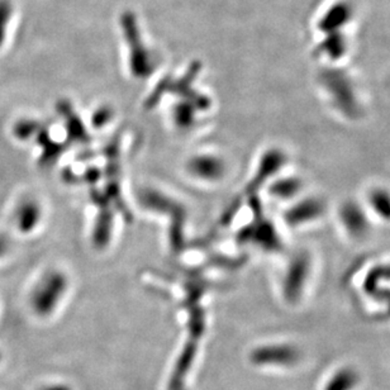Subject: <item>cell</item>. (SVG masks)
I'll return each mask as SVG.
<instances>
[{"instance_id": "obj_14", "label": "cell", "mask_w": 390, "mask_h": 390, "mask_svg": "<svg viewBox=\"0 0 390 390\" xmlns=\"http://www.w3.org/2000/svg\"><path fill=\"white\" fill-rule=\"evenodd\" d=\"M0 361H1V352H0Z\"/></svg>"}, {"instance_id": "obj_12", "label": "cell", "mask_w": 390, "mask_h": 390, "mask_svg": "<svg viewBox=\"0 0 390 390\" xmlns=\"http://www.w3.org/2000/svg\"><path fill=\"white\" fill-rule=\"evenodd\" d=\"M41 390H71L68 385L63 384H52V385H47L43 387Z\"/></svg>"}, {"instance_id": "obj_7", "label": "cell", "mask_w": 390, "mask_h": 390, "mask_svg": "<svg viewBox=\"0 0 390 390\" xmlns=\"http://www.w3.org/2000/svg\"><path fill=\"white\" fill-rule=\"evenodd\" d=\"M360 383V374L354 368H343L331 377L323 390H354Z\"/></svg>"}, {"instance_id": "obj_11", "label": "cell", "mask_w": 390, "mask_h": 390, "mask_svg": "<svg viewBox=\"0 0 390 390\" xmlns=\"http://www.w3.org/2000/svg\"><path fill=\"white\" fill-rule=\"evenodd\" d=\"M36 128H37V126L33 121H22L15 126L14 133H15V136H18L22 140H26L29 136H32V133H35Z\"/></svg>"}, {"instance_id": "obj_6", "label": "cell", "mask_w": 390, "mask_h": 390, "mask_svg": "<svg viewBox=\"0 0 390 390\" xmlns=\"http://www.w3.org/2000/svg\"><path fill=\"white\" fill-rule=\"evenodd\" d=\"M341 219L345 227L356 236H361L368 228V219L365 217L363 209L356 203L343 204Z\"/></svg>"}, {"instance_id": "obj_1", "label": "cell", "mask_w": 390, "mask_h": 390, "mask_svg": "<svg viewBox=\"0 0 390 390\" xmlns=\"http://www.w3.org/2000/svg\"><path fill=\"white\" fill-rule=\"evenodd\" d=\"M66 290V280L60 273H50L36 285L31 294V306L37 315H48L54 312Z\"/></svg>"}, {"instance_id": "obj_13", "label": "cell", "mask_w": 390, "mask_h": 390, "mask_svg": "<svg viewBox=\"0 0 390 390\" xmlns=\"http://www.w3.org/2000/svg\"><path fill=\"white\" fill-rule=\"evenodd\" d=\"M6 248H7V243H6V241H4V239H0V255H3V253H4Z\"/></svg>"}, {"instance_id": "obj_2", "label": "cell", "mask_w": 390, "mask_h": 390, "mask_svg": "<svg viewBox=\"0 0 390 390\" xmlns=\"http://www.w3.org/2000/svg\"><path fill=\"white\" fill-rule=\"evenodd\" d=\"M301 350L290 343L267 345L253 350L250 360L257 366H293L301 360Z\"/></svg>"}, {"instance_id": "obj_10", "label": "cell", "mask_w": 390, "mask_h": 390, "mask_svg": "<svg viewBox=\"0 0 390 390\" xmlns=\"http://www.w3.org/2000/svg\"><path fill=\"white\" fill-rule=\"evenodd\" d=\"M301 188V183L298 179L287 178L278 181L273 186L271 192L276 198L289 199L294 197L295 194H298Z\"/></svg>"}, {"instance_id": "obj_8", "label": "cell", "mask_w": 390, "mask_h": 390, "mask_svg": "<svg viewBox=\"0 0 390 390\" xmlns=\"http://www.w3.org/2000/svg\"><path fill=\"white\" fill-rule=\"evenodd\" d=\"M190 172L195 174L197 177L207 180H216L222 177L223 174V165L214 158H193L190 163Z\"/></svg>"}, {"instance_id": "obj_5", "label": "cell", "mask_w": 390, "mask_h": 390, "mask_svg": "<svg viewBox=\"0 0 390 390\" xmlns=\"http://www.w3.org/2000/svg\"><path fill=\"white\" fill-rule=\"evenodd\" d=\"M323 203L318 199H307L304 202L295 206L290 212L287 213V220L292 225H299L303 222H309L318 218L323 213Z\"/></svg>"}, {"instance_id": "obj_9", "label": "cell", "mask_w": 390, "mask_h": 390, "mask_svg": "<svg viewBox=\"0 0 390 390\" xmlns=\"http://www.w3.org/2000/svg\"><path fill=\"white\" fill-rule=\"evenodd\" d=\"M370 206L373 211L384 220H390V192L377 188L370 193Z\"/></svg>"}, {"instance_id": "obj_3", "label": "cell", "mask_w": 390, "mask_h": 390, "mask_svg": "<svg viewBox=\"0 0 390 390\" xmlns=\"http://www.w3.org/2000/svg\"><path fill=\"white\" fill-rule=\"evenodd\" d=\"M309 273V260L307 256H298L287 273V280L284 283V294L287 301L295 303L301 298L304 283L307 281Z\"/></svg>"}, {"instance_id": "obj_4", "label": "cell", "mask_w": 390, "mask_h": 390, "mask_svg": "<svg viewBox=\"0 0 390 390\" xmlns=\"http://www.w3.org/2000/svg\"><path fill=\"white\" fill-rule=\"evenodd\" d=\"M41 219V208L33 199H26L15 211V225L21 232H31Z\"/></svg>"}]
</instances>
